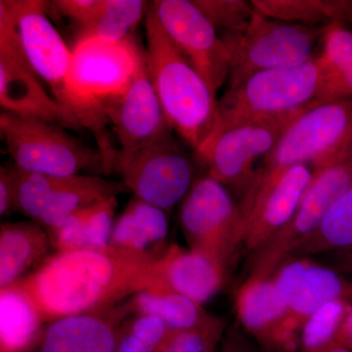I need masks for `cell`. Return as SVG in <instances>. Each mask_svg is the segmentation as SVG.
<instances>
[{
	"mask_svg": "<svg viewBox=\"0 0 352 352\" xmlns=\"http://www.w3.org/2000/svg\"><path fill=\"white\" fill-rule=\"evenodd\" d=\"M161 256L111 245L94 251L56 252L16 285L43 321L50 323L107 309L159 286Z\"/></svg>",
	"mask_w": 352,
	"mask_h": 352,
	"instance_id": "cell-1",
	"label": "cell"
},
{
	"mask_svg": "<svg viewBox=\"0 0 352 352\" xmlns=\"http://www.w3.org/2000/svg\"><path fill=\"white\" fill-rule=\"evenodd\" d=\"M157 20L178 50L217 95L228 80L229 52L193 0L152 2Z\"/></svg>",
	"mask_w": 352,
	"mask_h": 352,
	"instance_id": "cell-15",
	"label": "cell"
},
{
	"mask_svg": "<svg viewBox=\"0 0 352 352\" xmlns=\"http://www.w3.org/2000/svg\"><path fill=\"white\" fill-rule=\"evenodd\" d=\"M351 305L347 300H335L314 312L300 330L298 352H315L333 344Z\"/></svg>",
	"mask_w": 352,
	"mask_h": 352,
	"instance_id": "cell-31",
	"label": "cell"
},
{
	"mask_svg": "<svg viewBox=\"0 0 352 352\" xmlns=\"http://www.w3.org/2000/svg\"><path fill=\"white\" fill-rule=\"evenodd\" d=\"M352 186V148L346 156L314 173L293 217L254 252L251 276L270 278L296 245L316 230L328 210Z\"/></svg>",
	"mask_w": 352,
	"mask_h": 352,
	"instance_id": "cell-10",
	"label": "cell"
},
{
	"mask_svg": "<svg viewBox=\"0 0 352 352\" xmlns=\"http://www.w3.org/2000/svg\"><path fill=\"white\" fill-rule=\"evenodd\" d=\"M131 315L157 317L170 331L198 325L210 316L203 305L164 286L143 289L126 300Z\"/></svg>",
	"mask_w": 352,
	"mask_h": 352,
	"instance_id": "cell-27",
	"label": "cell"
},
{
	"mask_svg": "<svg viewBox=\"0 0 352 352\" xmlns=\"http://www.w3.org/2000/svg\"><path fill=\"white\" fill-rule=\"evenodd\" d=\"M351 247L352 186L335 201L316 230L296 245L287 261Z\"/></svg>",
	"mask_w": 352,
	"mask_h": 352,
	"instance_id": "cell-28",
	"label": "cell"
},
{
	"mask_svg": "<svg viewBox=\"0 0 352 352\" xmlns=\"http://www.w3.org/2000/svg\"><path fill=\"white\" fill-rule=\"evenodd\" d=\"M146 65L171 129L195 152L214 131L217 96L178 50L157 20L153 3L145 16Z\"/></svg>",
	"mask_w": 352,
	"mask_h": 352,
	"instance_id": "cell-3",
	"label": "cell"
},
{
	"mask_svg": "<svg viewBox=\"0 0 352 352\" xmlns=\"http://www.w3.org/2000/svg\"><path fill=\"white\" fill-rule=\"evenodd\" d=\"M2 1L12 18L16 36L28 64L62 104L71 71L72 50L48 18L50 2Z\"/></svg>",
	"mask_w": 352,
	"mask_h": 352,
	"instance_id": "cell-16",
	"label": "cell"
},
{
	"mask_svg": "<svg viewBox=\"0 0 352 352\" xmlns=\"http://www.w3.org/2000/svg\"><path fill=\"white\" fill-rule=\"evenodd\" d=\"M0 106L2 111L55 122L67 129L82 126L73 113L46 91L16 36L12 18L0 0Z\"/></svg>",
	"mask_w": 352,
	"mask_h": 352,
	"instance_id": "cell-13",
	"label": "cell"
},
{
	"mask_svg": "<svg viewBox=\"0 0 352 352\" xmlns=\"http://www.w3.org/2000/svg\"><path fill=\"white\" fill-rule=\"evenodd\" d=\"M236 312L245 332L265 352H298L300 329L272 277L250 276L236 295Z\"/></svg>",
	"mask_w": 352,
	"mask_h": 352,
	"instance_id": "cell-18",
	"label": "cell"
},
{
	"mask_svg": "<svg viewBox=\"0 0 352 352\" xmlns=\"http://www.w3.org/2000/svg\"><path fill=\"white\" fill-rule=\"evenodd\" d=\"M106 113L119 142L117 159L131 156L173 131L153 87L145 54L131 85Z\"/></svg>",
	"mask_w": 352,
	"mask_h": 352,
	"instance_id": "cell-17",
	"label": "cell"
},
{
	"mask_svg": "<svg viewBox=\"0 0 352 352\" xmlns=\"http://www.w3.org/2000/svg\"><path fill=\"white\" fill-rule=\"evenodd\" d=\"M327 27L282 22L254 9L245 31L221 36L229 52L228 89L261 72L307 63L316 55L315 47Z\"/></svg>",
	"mask_w": 352,
	"mask_h": 352,
	"instance_id": "cell-4",
	"label": "cell"
},
{
	"mask_svg": "<svg viewBox=\"0 0 352 352\" xmlns=\"http://www.w3.org/2000/svg\"><path fill=\"white\" fill-rule=\"evenodd\" d=\"M117 207V197H111L78 210L50 234L53 249L64 252L110 247Z\"/></svg>",
	"mask_w": 352,
	"mask_h": 352,
	"instance_id": "cell-24",
	"label": "cell"
},
{
	"mask_svg": "<svg viewBox=\"0 0 352 352\" xmlns=\"http://www.w3.org/2000/svg\"><path fill=\"white\" fill-rule=\"evenodd\" d=\"M226 332V320L210 315L194 327L170 331L157 352H215Z\"/></svg>",
	"mask_w": 352,
	"mask_h": 352,
	"instance_id": "cell-32",
	"label": "cell"
},
{
	"mask_svg": "<svg viewBox=\"0 0 352 352\" xmlns=\"http://www.w3.org/2000/svg\"><path fill=\"white\" fill-rule=\"evenodd\" d=\"M215 352H263L258 351L247 338L240 332L239 329H227L219 349Z\"/></svg>",
	"mask_w": 352,
	"mask_h": 352,
	"instance_id": "cell-37",
	"label": "cell"
},
{
	"mask_svg": "<svg viewBox=\"0 0 352 352\" xmlns=\"http://www.w3.org/2000/svg\"><path fill=\"white\" fill-rule=\"evenodd\" d=\"M315 352H352V351L346 349V347L340 346L339 344L333 342V344H330V346L324 347V349H320V351Z\"/></svg>",
	"mask_w": 352,
	"mask_h": 352,
	"instance_id": "cell-40",
	"label": "cell"
},
{
	"mask_svg": "<svg viewBox=\"0 0 352 352\" xmlns=\"http://www.w3.org/2000/svg\"><path fill=\"white\" fill-rule=\"evenodd\" d=\"M45 322L24 291L0 289V352H30L38 346Z\"/></svg>",
	"mask_w": 352,
	"mask_h": 352,
	"instance_id": "cell-25",
	"label": "cell"
},
{
	"mask_svg": "<svg viewBox=\"0 0 352 352\" xmlns=\"http://www.w3.org/2000/svg\"><path fill=\"white\" fill-rule=\"evenodd\" d=\"M71 50V71L62 105L73 113L82 129L94 134L103 157V171L110 175L118 148L106 132V111L131 85L144 50L132 36L115 43L78 38Z\"/></svg>",
	"mask_w": 352,
	"mask_h": 352,
	"instance_id": "cell-2",
	"label": "cell"
},
{
	"mask_svg": "<svg viewBox=\"0 0 352 352\" xmlns=\"http://www.w3.org/2000/svg\"><path fill=\"white\" fill-rule=\"evenodd\" d=\"M170 330L150 315H131L120 328L116 352H157Z\"/></svg>",
	"mask_w": 352,
	"mask_h": 352,
	"instance_id": "cell-33",
	"label": "cell"
},
{
	"mask_svg": "<svg viewBox=\"0 0 352 352\" xmlns=\"http://www.w3.org/2000/svg\"><path fill=\"white\" fill-rule=\"evenodd\" d=\"M126 302L48 323L38 352H116L120 328L131 316Z\"/></svg>",
	"mask_w": 352,
	"mask_h": 352,
	"instance_id": "cell-20",
	"label": "cell"
},
{
	"mask_svg": "<svg viewBox=\"0 0 352 352\" xmlns=\"http://www.w3.org/2000/svg\"><path fill=\"white\" fill-rule=\"evenodd\" d=\"M147 7V2L141 0H104L100 15L88 29L78 32V38L109 43L124 41L145 18Z\"/></svg>",
	"mask_w": 352,
	"mask_h": 352,
	"instance_id": "cell-30",
	"label": "cell"
},
{
	"mask_svg": "<svg viewBox=\"0 0 352 352\" xmlns=\"http://www.w3.org/2000/svg\"><path fill=\"white\" fill-rule=\"evenodd\" d=\"M258 12L271 19L307 25H328L346 22L349 1L322 0H252Z\"/></svg>",
	"mask_w": 352,
	"mask_h": 352,
	"instance_id": "cell-29",
	"label": "cell"
},
{
	"mask_svg": "<svg viewBox=\"0 0 352 352\" xmlns=\"http://www.w3.org/2000/svg\"><path fill=\"white\" fill-rule=\"evenodd\" d=\"M215 30L224 34H238L249 25L254 7L245 0H193Z\"/></svg>",
	"mask_w": 352,
	"mask_h": 352,
	"instance_id": "cell-34",
	"label": "cell"
},
{
	"mask_svg": "<svg viewBox=\"0 0 352 352\" xmlns=\"http://www.w3.org/2000/svg\"><path fill=\"white\" fill-rule=\"evenodd\" d=\"M18 168L15 166L0 168V215L9 217L17 212Z\"/></svg>",
	"mask_w": 352,
	"mask_h": 352,
	"instance_id": "cell-36",
	"label": "cell"
},
{
	"mask_svg": "<svg viewBox=\"0 0 352 352\" xmlns=\"http://www.w3.org/2000/svg\"><path fill=\"white\" fill-rule=\"evenodd\" d=\"M323 50L318 54L321 69L319 103L352 97V32L342 23L328 25Z\"/></svg>",
	"mask_w": 352,
	"mask_h": 352,
	"instance_id": "cell-26",
	"label": "cell"
},
{
	"mask_svg": "<svg viewBox=\"0 0 352 352\" xmlns=\"http://www.w3.org/2000/svg\"><path fill=\"white\" fill-rule=\"evenodd\" d=\"M226 279V266L215 259L168 245L159 259V286L204 305L217 295Z\"/></svg>",
	"mask_w": 352,
	"mask_h": 352,
	"instance_id": "cell-21",
	"label": "cell"
},
{
	"mask_svg": "<svg viewBox=\"0 0 352 352\" xmlns=\"http://www.w3.org/2000/svg\"><path fill=\"white\" fill-rule=\"evenodd\" d=\"M335 342L352 351V305L336 336Z\"/></svg>",
	"mask_w": 352,
	"mask_h": 352,
	"instance_id": "cell-38",
	"label": "cell"
},
{
	"mask_svg": "<svg viewBox=\"0 0 352 352\" xmlns=\"http://www.w3.org/2000/svg\"><path fill=\"white\" fill-rule=\"evenodd\" d=\"M51 4L62 16L75 22L78 32H82L100 15L104 0H57Z\"/></svg>",
	"mask_w": 352,
	"mask_h": 352,
	"instance_id": "cell-35",
	"label": "cell"
},
{
	"mask_svg": "<svg viewBox=\"0 0 352 352\" xmlns=\"http://www.w3.org/2000/svg\"><path fill=\"white\" fill-rule=\"evenodd\" d=\"M320 89L318 55L300 66L261 72L219 99L212 132L319 103Z\"/></svg>",
	"mask_w": 352,
	"mask_h": 352,
	"instance_id": "cell-6",
	"label": "cell"
},
{
	"mask_svg": "<svg viewBox=\"0 0 352 352\" xmlns=\"http://www.w3.org/2000/svg\"><path fill=\"white\" fill-rule=\"evenodd\" d=\"M52 243L36 222L3 223L0 227V289L22 281L50 256Z\"/></svg>",
	"mask_w": 352,
	"mask_h": 352,
	"instance_id": "cell-22",
	"label": "cell"
},
{
	"mask_svg": "<svg viewBox=\"0 0 352 352\" xmlns=\"http://www.w3.org/2000/svg\"><path fill=\"white\" fill-rule=\"evenodd\" d=\"M314 177L308 164L291 166L270 182H252L238 204L234 254L240 248L254 252L291 219Z\"/></svg>",
	"mask_w": 352,
	"mask_h": 352,
	"instance_id": "cell-11",
	"label": "cell"
},
{
	"mask_svg": "<svg viewBox=\"0 0 352 352\" xmlns=\"http://www.w3.org/2000/svg\"><path fill=\"white\" fill-rule=\"evenodd\" d=\"M0 131L21 170L53 176L78 175L88 168L103 170L100 151L55 122L1 111Z\"/></svg>",
	"mask_w": 352,
	"mask_h": 352,
	"instance_id": "cell-8",
	"label": "cell"
},
{
	"mask_svg": "<svg viewBox=\"0 0 352 352\" xmlns=\"http://www.w3.org/2000/svg\"><path fill=\"white\" fill-rule=\"evenodd\" d=\"M168 220L166 210L133 197L116 219L111 247L161 256L166 247Z\"/></svg>",
	"mask_w": 352,
	"mask_h": 352,
	"instance_id": "cell-23",
	"label": "cell"
},
{
	"mask_svg": "<svg viewBox=\"0 0 352 352\" xmlns=\"http://www.w3.org/2000/svg\"><path fill=\"white\" fill-rule=\"evenodd\" d=\"M352 148V97L314 106L289 126L276 147L264 157L256 175L279 177L296 164L314 173L346 156Z\"/></svg>",
	"mask_w": 352,
	"mask_h": 352,
	"instance_id": "cell-5",
	"label": "cell"
},
{
	"mask_svg": "<svg viewBox=\"0 0 352 352\" xmlns=\"http://www.w3.org/2000/svg\"><path fill=\"white\" fill-rule=\"evenodd\" d=\"M237 215L238 204L227 187L207 175L196 179L179 210L180 227L189 250L227 266L234 256Z\"/></svg>",
	"mask_w": 352,
	"mask_h": 352,
	"instance_id": "cell-14",
	"label": "cell"
},
{
	"mask_svg": "<svg viewBox=\"0 0 352 352\" xmlns=\"http://www.w3.org/2000/svg\"><path fill=\"white\" fill-rule=\"evenodd\" d=\"M339 264L340 270L352 277V247L342 256Z\"/></svg>",
	"mask_w": 352,
	"mask_h": 352,
	"instance_id": "cell-39",
	"label": "cell"
},
{
	"mask_svg": "<svg viewBox=\"0 0 352 352\" xmlns=\"http://www.w3.org/2000/svg\"><path fill=\"white\" fill-rule=\"evenodd\" d=\"M271 277L300 330L327 303L340 300L352 302V281L305 258L288 259Z\"/></svg>",
	"mask_w": 352,
	"mask_h": 352,
	"instance_id": "cell-19",
	"label": "cell"
},
{
	"mask_svg": "<svg viewBox=\"0 0 352 352\" xmlns=\"http://www.w3.org/2000/svg\"><path fill=\"white\" fill-rule=\"evenodd\" d=\"M113 171L133 197L166 212L182 201L195 182L193 159L171 133L131 156L118 157Z\"/></svg>",
	"mask_w": 352,
	"mask_h": 352,
	"instance_id": "cell-12",
	"label": "cell"
},
{
	"mask_svg": "<svg viewBox=\"0 0 352 352\" xmlns=\"http://www.w3.org/2000/svg\"><path fill=\"white\" fill-rule=\"evenodd\" d=\"M127 192L122 182L101 176H53L18 168L17 212L50 235L78 210Z\"/></svg>",
	"mask_w": 352,
	"mask_h": 352,
	"instance_id": "cell-9",
	"label": "cell"
},
{
	"mask_svg": "<svg viewBox=\"0 0 352 352\" xmlns=\"http://www.w3.org/2000/svg\"><path fill=\"white\" fill-rule=\"evenodd\" d=\"M320 103L289 112L248 120L223 131L212 132L194 152V159L207 170V175L226 187L244 194L256 175L254 166L280 142L289 126L309 109Z\"/></svg>",
	"mask_w": 352,
	"mask_h": 352,
	"instance_id": "cell-7",
	"label": "cell"
}]
</instances>
